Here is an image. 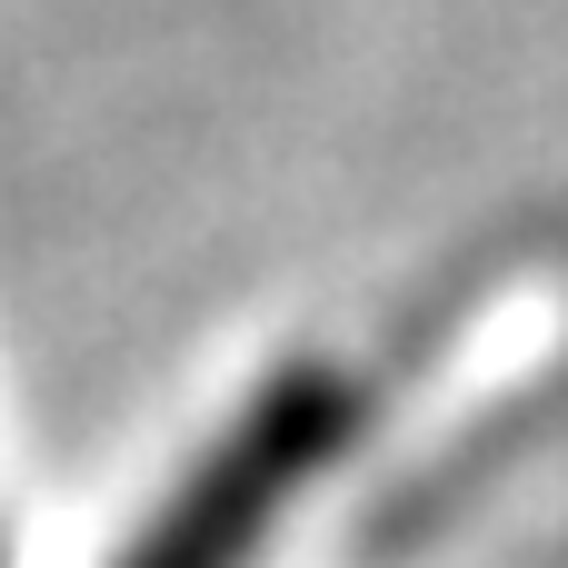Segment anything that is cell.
<instances>
[{"label": "cell", "instance_id": "6da1fadb", "mask_svg": "<svg viewBox=\"0 0 568 568\" xmlns=\"http://www.w3.org/2000/svg\"><path fill=\"white\" fill-rule=\"evenodd\" d=\"M359 419H369V399H359V379H339L329 359L270 369V379L210 429V449L180 469V489L150 509V529H140L110 568H250L280 539L290 499L349 459Z\"/></svg>", "mask_w": 568, "mask_h": 568}]
</instances>
